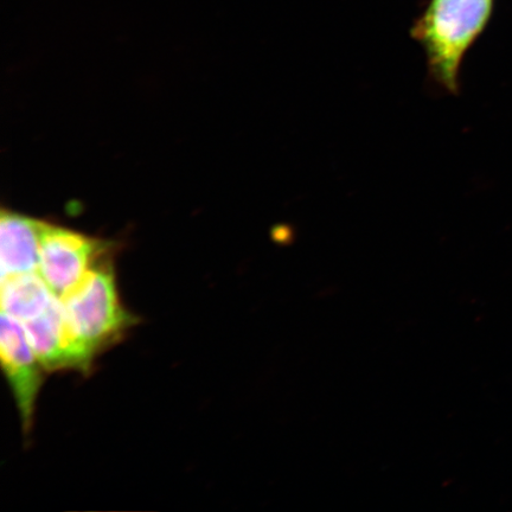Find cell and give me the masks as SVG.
<instances>
[{"instance_id": "5", "label": "cell", "mask_w": 512, "mask_h": 512, "mask_svg": "<svg viewBox=\"0 0 512 512\" xmlns=\"http://www.w3.org/2000/svg\"><path fill=\"white\" fill-rule=\"evenodd\" d=\"M22 324L32 348L47 371H83L79 352L64 319L60 298H56L40 316Z\"/></svg>"}, {"instance_id": "2", "label": "cell", "mask_w": 512, "mask_h": 512, "mask_svg": "<svg viewBox=\"0 0 512 512\" xmlns=\"http://www.w3.org/2000/svg\"><path fill=\"white\" fill-rule=\"evenodd\" d=\"M60 299L68 330L88 369L99 351L134 324V317L120 302L113 268L106 261L96 262Z\"/></svg>"}, {"instance_id": "3", "label": "cell", "mask_w": 512, "mask_h": 512, "mask_svg": "<svg viewBox=\"0 0 512 512\" xmlns=\"http://www.w3.org/2000/svg\"><path fill=\"white\" fill-rule=\"evenodd\" d=\"M102 251L99 241L42 222L38 272L61 298L99 261Z\"/></svg>"}, {"instance_id": "7", "label": "cell", "mask_w": 512, "mask_h": 512, "mask_svg": "<svg viewBox=\"0 0 512 512\" xmlns=\"http://www.w3.org/2000/svg\"><path fill=\"white\" fill-rule=\"evenodd\" d=\"M56 296L40 272L2 279L0 304L2 312L21 323L40 316L55 302Z\"/></svg>"}, {"instance_id": "6", "label": "cell", "mask_w": 512, "mask_h": 512, "mask_svg": "<svg viewBox=\"0 0 512 512\" xmlns=\"http://www.w3.org/2000/svg\"><path fill=\"white\" fill-rule=\"evenodd\" d=\"M41 221L3 210L0 216L2 279L38 272Z\"/></svg>"}, {"instance_id": "4", "label": "cell", "mask_w": 512, "mask_h": 512, "mask_svg": "<svg viewBox=\"0 0 512 512\" xmlns=\"http://www.w3.org/2000/svg\"><path fill=\"white\" fill-rule=\"evenodd\" d=\"M0 357L23 428L29 431L43 383V371L47 370L32 348L23 324L3 312L0 319Z\"/></svg>"}, {"instance_id": "1", "label": "cell", "mask_w": 512, "mask_h": 512, "mask_svg": "<svg viewBox=\"0 0 512 512\" xmlns=\"http://www.w3.org/2000/svg\"><path fill=\"white\" fill-rule=\"evenodd\" d=\"M496 0H426L411 37L424 50L428 78L444 92L459 93L460 68L494 16Z\"/></svg>"}]
</instances>
